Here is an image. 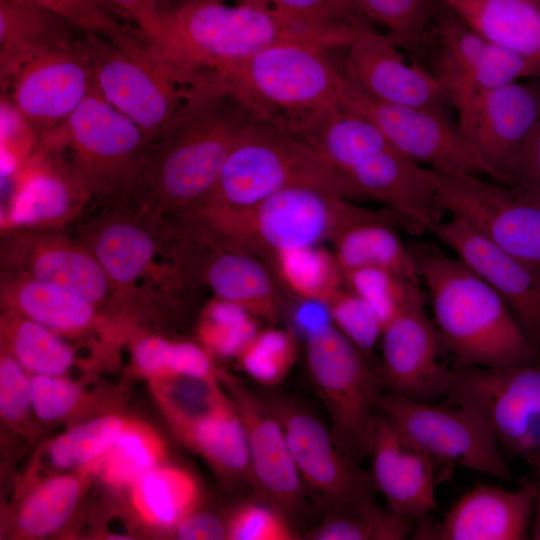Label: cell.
<instances>
[{
	"label": "cell",
	"mask_w": 540,
	"mask_h": 540,
	"mask_svg": "<svg viewBox=\"0 0 540 540\" xmlns=\"http://www.w3.org/2000/svg\"><path fill=\"white\" fill-rule=\"evenodd\" d=\"M252 114L224 93L192 102L154 140L127 198L135 206L177 218L201 205Z\"/></svg>",
	"instance_id": "1"
},
{
	"label": "cell",
	"mask_w": 540,
	"mask_h": 540,
	"mask_svg": "<svg viewBox=\"0 0 540 540\" xmlns=\"http://www.w3.org/2000/svg\"><path fill=\"white\" fill-rule=\"evenodd\" d=\"M451 365L505 367L540 362L501 296L459 257L423 242L410 245Z\"/></svg>",
	"instance_id": "2"
},
{
	"label": "cell",
	"mask_w": 540,
	"mask_h": 540,
	"mask_svg": "<svg viewBox=\"0 0 540 540\" xmlns=\"http://www.w3.org/2000/svg\"><path fill=\"white\" fill-rule=\"evenodd\" d=\"M295 135L354 190L416 222L425 232L443 221L446 211L425 168L399 151L369 120L339 101L314 114Z\"/></svg>",
	"instance_id": "3"
},
{
	"label": "cell",
	"mask_w": 540,
	"mask_h": 540,
	"mask_svg": "<svg viewBox=\"0 0 540 540\" xmlns=\"http://www.w3.org/2000/svg\"><path fill=\"white\" fill-rule=\"evenodd\" d=\"M215 244L250 254L272 264L280 252L315 247L360 223L384 222L412 234L423 229L402 213L386 207L372 210L313 186L282 189L239 211H205L196 216Z\"/></svg>",
	"instance_id": "4"
},
{
	"label": "cell",
	"mask_w": 540,
	"mask_h": 540,
	"mask_svg": "<svg viewBox=\"0 0 540 540\" xmlns=\"http://www.w3.org/2000/svg\"><path fill=\"white\" fill-rule=\"evenodd\" d=\"M354 40L262 7L201 1L163 12L151 47L193 73H218L271 46L294 43L345 50Z\"/></svg>",
	"instance_id": "5"
},
{
	"label": "cell",
	"mask_w": 540,
	"mask_h": 540,
	"mask_svg": "<svg viewBox=\"0 0 540 540\" xmlns=\"http://www.w3.org/2000/svg\"><path fill=\"white\" fill-rule=\"evenodd\" d=\"M76 46L89 63L102 97L132 120L149 142L192 102L218 93L210 74L176 66L147 41L125 46L83 32Z\"/></svg>",
	"instance_id": "6"
},
{
	"label": "cell",
	"mask_w": 540,
	"mask_h": 540,
	"mask_svg": "<svg viewBox=\"0 0 540 540\" xmlns=\"http://www.w3.org/2000/svg\"><path fill=\"white\" fill-rule=\"evenodd\" d=\"M332 52L312 45L279 44L212 75L219 91L253 117L294 134L306 120L338 101L339 60Z\"/></svg>",
	"instance_id": "7"
},
{
	"label": "cell",
	"mask_w": 540,
	"mask_h": 540,
	"mask_svg": "<svg viewBox=\"0 0 540 540\" xmlns=\"http://www.w3.org/2000/svg\"><path fill=\"white\" fill-rule=\"evenodd\" d=\"M293 186H313L349 200L359 199L304 140L272 122L253 117L231 150L215 188L195 208L239 211Z\"/></svg>",
	"instance_id": "8"
},
{
	"label": "cell",
	"mask_w": 540,
	"mask_h": 540,
	"mask_svg": "<svg viewBox=\"0 0 540 540\" xmlns=\"http://www.w3.org/2000/svg\"><path fill=\"white\" fill-rule=\"evenodd\" d=\"M306 337L309 377L328 412L333 440L348 460L360 465L369 457L375 400L383 392L378 368L332 324Z\"/></svg>",
	"instance_id": "9"
},
{
	"label": "cell",
	"mask_w": 540,
	"mask_h": 540,
	"mask_svg": "<svg viewBox=\"0 0 540 540\" xmlns=\"http://www.w3.org/2000/svg\"><path fill=\"white\" fill-rule=\"evenodd\" d=\"M41 138L65 148L92 196L110 200L129 197L149 145L142 130L97 87L66 121Z\"/></svg>",
	"instance_id": "10"
},
{
	"label": "cell",
	"mask_w": 540,
	"mask_h": 540,
	"mask_svg": "<svg viewBox=\"0 0 540 540\" xmlns=\"http://www.w3.org/2000/svg\"><path fill=\"white\" fill-rule=\"evenodd\" d=\"M444 400L478 415L505 453L530 463L540 452V362L451 365Z\"/></svg>",
	"instance_id": "11"
},
{
	"label": "cell",
	"mask_w": 540,
	"mask_h": 540,
	"mask_svg": "<svg viewBox=\"0 0 540 540\" xmlns=\"http://www.w3.org/2000/svg\"><path fill=\"white\" fill-rule=\"evenodd\" d=\"M444 209L487 239L540 271V196L477 175L425 168Z\"/></svg>",
	"instance_id": "12"
},
{
	"label": "cell",
	"mask_w": 540,
	"mask_h": 540,
	"mask_svg": "<svg viewBox=\"0 0 540 540\" xmlns=\"http://www.w3.org/2000/svg\"><path fill=\"white\" fill-rule=\"evenodd\" d=\"M375 403L387 421L428 455L437 467L459 466L504 482L513 480L512 471L493 434L471 410L384 392L377 395Z\"/></svg>",
	"instance_id": "13"
},
{
	"label": "cell",
	"mask_w": 540,
	"mask_h": 540,
	"mask_svg": "<svg viewBox=\"0 0 540 540\" xmlns=\"http://www.w3.org/2000/svg\"><path fill=\"white\" fill-rule=\"evenodd\" d=\"M338 101L373 123L404 155L417 164L448 171L486 175L497 181L446 110L396 105L362 89L339 61Z\"/></svg>",
	"instance_id": "14"
},
{
	"label": "cell",
	"mask_w": 540,
	"mask_h": 540,
	"mask_svg": "<svg viewBox=\"0 0 540 540\" xmlns=\"http://www.w3.org/2000/svg\"><path fill=\"white\" fill-rule=\"evenodd\" d=\"M1 270L18 272L67 289L125 320L126 298L79 240L48 229L7 230L1 240Z\"/></svg>",
	"instance_id": "15"
},
{
	"label": "cell",
	"mask_w": 540,
	"mask_h": 540,
	"mask_svg": "<svg viewBox=\"0 0 540 540\" xmlns=\"http://www.w3.org/2000/svg\"><path fill=\"white\" fill-rule=\"evenodd\" d=\"M281 424L297 471L327 510L374 498L370 475L337 448L329 427L300 401L284 393L263 395Z\"/></svg>",
	"instance_id": "16"
},
{
	"label": "cell",
	"mask_w": 540,
	"mask_h": 540,
	"mask_svg": "<svg viewBox=\"0 0 540 540\" xmlns=\"http://www.w3.org/2000/svg\"><path fill=\"white\" fill-rule=\"evenodd\" d=\"M110 207L90 218L79 230L80 241L99 261L112 282L125 296L130 310L137 314L148 296L136 282L151 274L154 261L175 227L163 216L132 205L127 200H112Z\"/></svg>",
	"instance_id": "17"
},
{
	"label": "cell",
	"mask_w": 540,
	"mask_h": 540,
	"mask_svg": "<svg viewBox=\"0 0 540 540\" xmlns=\"http://www.w3.org/2000/svg\"><path fill=\"white\" fill-rule=\"evenodd\" d=\"M218 374L244 426L254 492L289 520L302 517L308 508V489L294 464L281 424L262 395L228 372Z\"/></svg>",
	"instance_id": "18"
},
{
	"label": "cell",
	"mask_w": 540,
	"mask_h": 540,
	"mask_svg": "<svg viewBox=\"0 0 540 540\" xmlns=\"http://www.w3.org/2000/svg\"><path fill=\"white\" fill-rule=\"evenodd\" d=\"M436 73L453 106L480 91L540 76V67L471 28L444 2L435 21Z\"/></svg>",
	"instance_id": "19"
},
{
	"label": "cell",
	"mask_w": 540,
	"mask_h": 540,
	"mask_svg": "<svg viewBox=\"0 0 540 540\" xmlns=\"http://www.w3.org/2000/svg\"><path fill=\"white\" fill-rule=\"evenodd\" d=\"M458 126L497 182L509 175L540 108V83L480 91L455 105Z\"/></svg>",
	"instance_id": "20"
},
{
	"label": "cell",
	"mask_w": 540,
	"mask_h": 540,
	"mask_svg": "<svg viewBox=\"0 0 540 540\" xmlns=\"http://www.w3.org/2000/svg\"><path fill=\"white\" fill-rule=\"evenodd\" d=\"M380 341L378 373L384 393L430 403L445 396L451 365L425 304L396 316L384 327Z\"/></svg>",
	"instance_id": "21"
},
{
	"label": "cell",
	"mask_w": 540,
	"mask_h": 540,
	"mask_svg": "<svg viewBox=\"0 0 540 540\" xmlns=\"http://www.w3.org/2000/svg\"><path fill=\"white\" fill-rule=\"evenodd\" d=\"M13 181L7 230L61 226L75 219L92 198L65 148L45 139L39 140Z\"/></svg>",
	"instance_id": "22"
},
{
	"label": "cell",
	"mask_w": 540,
	"mask_h": 540,
	"mask_svg": "<svg viewBox=\"0 0 540 540\" xmlns=\"http://www.w3.org/2000/svg\"><path fill=\"white\" fill-rule=\"evenodd\" d=\"M536 497V481L520 482L515 490L477 482L461 494L440 521L418 518L412 539L523 540Z\"/></svg>",
	"instance_id": "23"
},
{
	"label": "cell",
	"mask_w": 540,
	"mask_h": 540,
	"mask_svg": "<svg viewBox=\"0 0 540 540\" xmlns=\"http://www.w3.org/2000/svg\"><path fill=\"white\" fill-rule=\"evenodd\" d=\"M429 232L501 296L525 335L540 349V271L499 248L461 217L452 215Z\"/></svg>",
	"instance_id": "24"
},
{
	"label": "cell",
	"mask_w": 540,
	"mask_h": 540,
	"mask_svg": "<svg viewBox=\"0 0 540 540\" xmlns=\"http://www.w3.org/2000/svg\"><path fill=\"white\" fill-rule=\"evenodd\" d=\"M96 87L89 63L75 42L73 47L31 61L3 94L40 139L66 121Z\"/></svg>",
	"instance_id": "25"
},
{
	"label": "cell",
	"mask_w": 540,
	"mask_h": 540,
	"mask_svg": "<svg viewBox=\"0 0 540 540\" xmlns=\"http://www.w3.org/2000/svg\"><path fill=\"white\" fill-rule=\"evenodd\" d=\"M1 305L77 342L117 344L131 324L112 317L89 300L28 275L1 270Z\"/></svg>",
	"instance_id": "26"
},
{
	"label": "cell",
	"mask_w": 540,
	"mask_h": 540,
	"mask_svg": "<svg viewBox=\"0 0 540 540\" xmlns=\"http://www.w3.org/2000/svg\"><path fill=\"white\" fill-rule=\"evenodd\" d=\"M388 35H359L341 59L344 71L371 96L396 105L446 110L449 96L437 77L417 61L407 64Z\"/></svg>",
	"instance_id": "27"
},
{
	"label": "cell",
	"mask_w": 540,
	"mask_h": 540,
	"mask_svg": "<svg viewBox=\"0 0 540 540\" xmlns=\"http://www.w3.org/2000/svg\"><path fill=\"white\" fill-rule=\"evenodd\" d=\"M369 458L374 487L385 497L388 510L415 519L437 510V465L378 410Z\"/></svg>",
	"instance_id": "28"
},
{
	"label": "cell",
	"mask_w": 540,
	"mask_h": 540,
	"mask_svg": "<svg viewBox=\"0 0 540 540\" xmlns=\"http://www.w3.org/2000/svg\"><path fill=\"white\" fill-rule=\"evenodd\" d=\"M192 270H199L218 299L233 303L253 316L278 321L283 300L276 280L260 258L216 245L195 233Z\"/></svg>",
	"instance_id": "29"
},
{
	"label": "cell",
	"mask_w": 540,
	"mask_h": 540,
	"mask_svg": "<svg viewBox=\"0 0 540 540\" xmlns=\"http://www.w3.org/2000/svg\"><path fill=\"white\" fill-rule=\"evenodd\" d=\"M96 472L54 474L17 490L4 515V536L36 540L60 535L76 518Z\"/></svg>",
	"instance_id": "30"
},
{
	"label": "cell",
	"mask_w": 540,
	"mask_h": 540,
	"mask_svg": "<svg viewBox=\"0 0 540 540\" xmlns=\"http://www.w3.org/2000/svg\"><path fill=\"white\" fill-rule=\"evenodd\" d=\"M75 28L68 20L31 0H0L2 94L31 61L73 47L77 40Z\"/></svg>",
	"instance_id": "31"
},
{
	"label": "cell",
	"mask_w": 540,
	"mask_h": 540,
	"mask_svg": "<svg viewBox=\"0 0 540 540\" xmlns=\"http://www.w3.org/2000/svg\"><path fill=\"white\" fill-rule=\"evenodd\" d=\"M126 415L104 414L66 427L44 441L35 451L17 490L54 474L96 469L121 431Z\"/></svg>",
	"instance_id": "32"
},
{
	"label": "cell",
	"mask_w": 540,
	"mask_h": 540,
	"mask_svg": "<svg viewBox=\"0 0 540 540\" xmlns=\"http://www.w3.org/2000/svg\"><path fill=\"white\" fill-rule=\"evenodd\" d=\"M131 521L142 528L171 534L199 509L202 490L193 474L165 463L144 474L125 493Z\"/></svg>",
	"instance_id": "33"
},
{
	"label": "cell",
	"mask_w": 540,
	"mask_h": 540,
	"mask_svg": "<svg viewBox=\"0 0 540 540\" xmlns=\"http://www.w3.org/2000/svg\"><path fill=\"white\" fill-rule=\"evenodd\" d=\"M489 41L540 67V6L527 0H442Z\"/></svg>",
	"instance_id": "34"
},
{
	"label": "cell",
	"mask_w": 540,
	"mask_h": 540,
	"mask_svg": "<svg viewBox=\"0 0 540 540\" xmlns=\"http://www.w3.org/2000/svg\"><path fill=\"white\" fill-rule=\"evenodd\" d=\"M173 432L202 456L226 485L252 487L247 437L232 400L215 413Z\"/></svg>",
	"instance_id": "35"
},
{
	"label": "cell",
	"mask_w": 540,
	"mask_h": 540,
	"mask_svg": "<svg viewBox=\"0 0 540 540\" xmlns=\"http://www.w3.org/2000/svg\"><path fill=\"white\" fill-rule=\"evenodd\" d=\"M35 416L42 426L66 427L113 412H121L124 390L89 389L68 376L31 375Z\"/></svg>",
	"instance_id": "36"
},
{
	"label": "cell",
	"mask_w": 540,
	"mask_h": 540,
	"mask_svg": "<svg viewBox=\"0 0 540 540\" xmlns=\"http://www.w3.org/2000/svg\"><path fill=\"white\" fill-rule=\"evenodd\" d=\"M395 226L384 222L353 225L333 239L335 259L343 273L360 268L390 271L421 284L419 266Z\"/></svg>",
	"instance_id": "37"
},
{
	"label": "cell",
	"mask_w": 540,
	"mask_h": 540,
	"mask_svg": "<svg viewBox=\"0 0 540 540\" xmlns=\"http://www.w3.org/2000/svg\"><path fill=\"white\" fill-rule=\"evenodd\" d=\"M1 348L30 375L67 376L79 364L66 338L23 314L1 305Z\"/></svg>",
	"instance_id": "38"
},
{
	"label": "cell",
	"mask_w": 540,
	"mask_h": 540,
	"mask_svg": "<svg viewBox=\"0 0 540 540\" xmlns=\"http://www.w3.org/2000/svg\"><path fill=\"white\" fill-rule=\"evenodd\" d=\"M167 456L166 443L153 425L126 416L121 431L98 463L96 479L115 494H124L144 474L167 463Z\"/></svg>",
	"instance_id": "39"
},
{
	"label": "cell",
	"mask_w": 540,
	"mask_h": 540,
	"mask_svg": "<svg viewBox=\"0 0 540 540\" xmlns=\"http://www.w3.org/2000/svg\"><path fill=\"white\" fill-rule=\"evenodd\" d=\"M366 16L388 30L397 47L414 55L435 42L442 0H357Z\"/></svg>",
	"instance_id": "40"
},
{
	"label": "cell",
	"mask_w": 540,
	"mask_h": 540,
	"mask_svg": "<svg viewBox=\"0 0 540 540\" xmlns=\"http://www.w3.org/2000/svg\"><path fill=\"white\" fill-rule=\"evenodd\" d=\"M150 383L172 431L215 413L231 401L220 381L168 376Z\"/></svg>",
	"instance_id": "41"
},
{
	"label": "cell",
	"mask_w": 540,
	"mask_h": 540,
	"mask_svg": "<svg viewBox=\"0 0 540 540\" xmlns=\"http://www.w3.org/2000/svg\"><path fill=\"white\" fill-rule=\"evenodd\" d=\"M272 265L285 286L303 300L327 304L344 281L335 256L316 247L280 252Z\"/></svg>",
	"instance_id": "42"
},
{
	"label": "cell",
	"mask_w": 540,
	"mask_h": 540,
	"mask_svg": "<svg viewBox=\"0 0 540 540\" xmlns=\"http://www.w3.org/2000/svg\"><path fill=\"white\" fill-rule=\"evenodd\" d=\"M280 12L317 28L356 39L374 29L357 0H236Z\"/></svg>",
	"instance_id": "43"
},
{
	"label": "cell",
	"mask_w": 540,
	"mask_h": 540,
	"mask_svg": "<svg viewBox=\"0 0 540 540\" xmlns=\"http://www.w3.org/2000/svg\"><path fill=\"white\" fill-rule=\"evenodd\" d=\"M344 281L374 309L383 329L403 311L425 304L421 284L387 270L356 269L345 273Z\"/></svg>",
	"instance_id": "44"
},
{
	"label": "cell",
	"mask_w": 540,
	"mask_h": 540,
	"mask_svg": "<svg viewBox=\"0 0 540 540\" xmlns=\"http://www.w3.org/2000/svg\"><path fill=\"white\" fill-rule=\"evenodd\" d=\"M258 332L252 314L218 298L205 308L197 327L201 345L221 358H237Z\"/></svg>",
	"instance_id": "45"
},
{
	"label": "cell",
	"mask_w": 540,
	"mask_h": 540,
	"mask_svg": "<svg viewBox=\"0 0 540 540\" xmlns=\"http://www.w3.org/2000/svg\"><path fill=\"white\" fill-rule=\"evenodd\" d=\"M296 353L292 332L270 328L259 331L236 359L243 371L257 383L274 387L287 377Z\"/></svg>",
	"instance_id": "46"
},
{
	"label": "cell",
	"mask_w": 540,
	"mask_h": 540,
	"mask_svg": "<svg viewBox=\"0 0 540 540\" xmlns=\"http://www.w3.org/2000/svg\"><path fill=\"white\" fill-rule=\"evenodd\" d=\"M0 418L11 432L30 438L37 435L31 375L3 348L0 350Z\"/></svg>",
	"instance_id": "47"
},
{
	"label": "cell",
	"mask_w": 540,
	"mask_h": 540,
	"mask_svg": "<svg viewBox=\"0 0 540 540\" xmlns=\"http://www.w3.org/2000/svg\"><path fill=\"white\" fill-rule=\"evenodd\" d=\"M56 13L83 32H90L114 43L131 46L146 41L134 27L123 24L95 0H31Z\"/></svg>",
	"instance_id": "48"
},
{
	"label": "cell",
	"mask_w": 540,
	"mask_h": 540,
	"mask_svg": "<svg viewBox=\"0 0 540 540\" xmlns=\"http://www.w3.org/2000/svg\"><path fill=\"white\" fill-rule=\"evenodd\" d=\"M327 304L335 326L370 359L383 331L374 309L350 289L342 288Z\"/></svg>",
	"instance_id": "49"
},
{
	"label": "cell",
	"mask_w": 540,
	"mask_h": 540,
	"mask_svg": "<svg viewBox=\"0 0 540 540\" xmlns=\"http://www.w3.org/2000/svg\"><path fill=\"white\" fill-rule=\"evenodd\" d=\"M230 540H293L297 534L290 520L270 504L244 502L227 519Z\"/></svg>",
	"instance_id": "50"
},
{
	"label": "cell",
	"mask_w": 540,
	"mask_h": 540,
	"mask_svg": "<svg viewBox=\"0 0 540 540\" xmlns=\"http://www.w3.org/2000/svg\"><path fill=\"white\" fill-rule=\"evenodd\" d=\"M383 509L374 498L356 505L329 510L324 520L307 533L313 540H375Z\"/></svg>",
	"instance_id": "51"
},
{
	"label": "cell",
	"mask_w": 540,
	"mask_h": 540,
	"mask_svg": "<svg viewBox=\"0 0 540 540\" xmlns=\"http://www.w3.org/2000/svg\"><path fill=\"white\" fill-rule=\"evenodd\" d=\"M0 123L1 172L13 179L38 147L39 138L6 94L1 96Z\"/></svg>",
	"instance_id": "52"
},
{
	"label": "cell",
	"mask_w": 540,
	"mask_h": 540,
	"mask_svg": "<svg viewBox=\"0 0 540 540\" xmlns=\"http://www.w3.org/2000/svg\"><path fill=\"white\" fill-rule=\"evenodd\" d=\"M121 21L131 22L143 37L156 45L162 34V16L159 0H95Z\"/></svg>",
	"instance_id": "53"
},
{
	"label": "cell",
	"mask_w": 540,
	"mask_h": 540,
	"mask_svg": "<svg viewBox=\"0 0 540 540\" xmlns=\"http://www.w3.org/2000/svg\"><path fill=\"white\" fill-rule=\"evenodd\" d=\"M212 355L202 345L189 341L170 342L168 376H184L209 381H220Z\"/></svg>",
	"instance_id": "54"
},
{
	"label": "cell",
	"mask_w": 540,
	"mask_h": 540,
	"mask_svg": "<svg viewBox=\"0 0 540 540\" xmlns=\"http://www.w3.org/2000/svg\"><path fill=\"white\" fill-rule=\"evenodd\" d=\"M171 340L156 334H140L132 340L131 362L134 372L149 381L168 377Z\"/></svg>",
	"instance_id": "55"
},
{
	"label": "cell",
	"mask_w": 540,
	"mask_h": 540,
	"mask_svg": "<svg viewBox=\"0 0 540 540\" xmlns=\"http://www.w3.org/2000/svg\"><path fill=\"white\" fill-rule=\"evenodd\" d=\"M507 185L540 196V108L511 170Z\"/></svg>",
	"instance_id": "56"
},
{
	"label": "cell",
	"mask_w": 540,
	"mask_h": 540,
	"mask_svg": "<svg viewBox=\"0 0 540 540\" xmlns=\"http://www.w3.org/2000/svg\"><path fill=\"white\" fill-rule=\"evenodd\" d=\"M170 535L180 540L228 539L227 520L215 513L197 509L185 517Z\"/></svg>",
	"instance_id": "57"
},
{
	"label": "cell",
	"mask_w": 540,
	"mask_h": 540,
	"mask_svg": "<svg viewBox=\"0 0 540 540\" xmlns=\"http://www.w3.org/2000/svg\"><path fill=\"white\" fill-rule=\"evenodd\" d=\"M330 319L328 304L318 300H304L294 315L296 325L306 333V336L331 324Z\"/></svg>",
	"instance_id": "58"
},
{
	"label": "cell",
	"mask_w": 540,
	"mask_h": 540,
	"mask_svg": "<svg viewBox=\"0 0 540 540\" xmlns=\"http://www.w3.org/2000/svg\"><path fill=\"white\" fill-rule=\"evenodd\" d=\"M536 472V497H535V517L531 532V539L540 540V452L530 461Z\"/></svg>",
	"instance_id": "59"
},
{
	"label": "cell",
	"mask_w": 540,
	"mask_h": 540,
	"mask_svg": "<svg viewBox=\"0 0 540 540\" xmlns=\"http://www.w3.org/2000/svg\"><path fill=\"white\" fill-rule=\"evenodd\" d=\"M201 1L224 2V0H159L162 12L175 9L186 4Z\"/></svg>",
	"instance_id": "60"
},
{
	"label": "cell",
	"mask_w": 540,
	"mask_h": 540,
	"mask_svg": "<svg viewBox=\"0 0 540 540\" xmlns=\"http://www.w3.org/2000/svg\"><path fill=\"white\" fill-rule=\"evenodd\" d=\"M527 1H530V2L540 6V0H527Z\"/></svg>",
	"instance_id": "61"
}]
</instances>
